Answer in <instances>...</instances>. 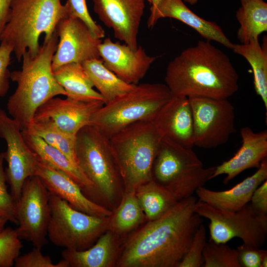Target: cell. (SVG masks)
Listing matches in <instances>:
<instances>
[{"instance_id": "19", "label": "cell", "mask_w": 267, "mask_h": 267, "mask_svg": "<svg viewBox=\"0 0 267 267\" xmlns=\"http://www.w3.org/2000/svg\"><path fill=\"white\" fill-rule=\"evenodd\" d=\"M152 121L163 136L186 147L194 146L193 117L188 97L172 96Z\"/></svg>"}, {"instance_id": "3", "label": "cell", "mask_w": 267, "mask_h": 267, "mask_svg": "<svg viewBox=\"0 0 267 267\" xmlns=\"http://www.w3.org/2000/svg\"><path fill=\"white\" fill-rule=\"evenodd\" d=\"M58 42L54 31L48 40L44 41L36 54L24 52L21 70L10 73V78L16 83L17 88L8 99L7 108L21 131L31 123L40 106L58 95H66L55 80L51 67Z\"/></svg>"}, {"instance_id": "20", "label": "cell", "mask_w": 267, "mask_h": 267, "mask_svg": "<svg viewBox=\"0 0 267 267\" xmlns=\"http://www.w3.org/2000/svg\"><path fill=\"white\" fill-rule=\"evenodd\" d=\"M242 145L229 160L215 167L211 179L226 175L223 183L227 184L244 171L253 168L258 169L267 156V131L255 133L250 128L240 130Z\"/></svg>"}, {"instance_id": "36", "label": "cell", "mask_w": 267, "mask_h": 267, "mask_svg": "<svg viewBox=\"0 0 267 267\" xmlns=\"http://www.w3.org/2000/svg\"><path fill=\"white\" fill-rule=\"evenodd\" d=\"M3 161L4 153L1 152L0 153V217L18 224L15 217V203L7 191Z\"/></svg>"}, {"instance_id": "4", "label": "cell", "mask_w": 267, "mask_h": 267, "mask_svg": "<svg viewBox=\"0 0 267 267\" xmlns=\"http://www.w3.org/2000/svg\"><path fill=\"white\" fill-rule=\"evenodd\" d=\"M67 17L61 0H12L0 41L12 46L20 62L26 51L32 55L36 54L40 47V35L44 33V41L48 40L58 22Z\"/></svg>"}, {"instance_id": "26", "label": "cell", "mask_w": 267, "mask_h": 267, "mask_svg": "<svg viewBox=\"0 0 267 267\" xmlns=\"http://www.w3.org/2000/svg\"><path fill=\"white\" fill-rule=\"evenodd\" d=\"M231 49L243 56L251 66L254 75V88L267 111V38L264 37L261 44L259 39L247 44H234Z\"/></svg>"}, {"instance_id": "8", "label": "cell", "mask_w": 267, "mask_h": 267, "mask_svg": "<svg viewBox=\"0 0 267 267\" xmlns=\"http://www.w3.org/2000/svg\"><path fill=\"white\" fill-rule=\"evenodd\" d=\"M75 152L78 166L94 185L92 201L98 195L114 203L123 185L109 138L86 125L76 134Z\"/></svg>"}, {"instance_id": "44", "label": "cell", "mask_w": 267, "mask_h": 267, "mask_svg": "<svg viewBox=\"0 0 267 267\" xmlns=\"http://www.w3.org/2000/svg\"><path fill=\"white\" fill-rule=\"evenodd\" d=\"M267 267V255L265 256L262 261L261 267Z\"/></svg>"}, {"instance_id": "21", "label": "cell", "mask_w": 267, "mask_h": 267, "mask_svg": "<svg viewBox=\"0 0 267 267\" xmlns=\"http://www.w3.org/2000/svg\"><path fill=\"white\" fill-rule=\"evenodd\" d=\"M176 19L191 27L208 41H214L231 49L233 44L215 22L206 20L193 12L182 0H160L150 7L147 25L152 28L162 18Z\"/></svg>"}, {"instance_id": "29", "label": "cell", "mask_w": 267, "mask_h": 267, "mask_svg": "<svg viewBox=\"0 0 267 267\" xmlns=\"http://www.w3.org/2000/svg\"><path fill=\"white\" fill-rule=\"evenodd\" d=\"M135 193L147 221L160 218L178 202L170 191L153 179L138 186Z\"/></svg>"}, {"instance_id": "38", "label": "cell", "mask_w": 267, "mask_h": 267, "mask_svg": "<svg viewBox=\"0 0 267 267\" xmlns=\"http://www.w3.org/2000/svg\"><path fill=\"white\" fill-rule=\"evenodd\" d=\"M238 258L241 267H261L266 250L243 244L237 247Z\"/></svg>"}, {"instance_id": "35", "label": "cell", "mask_w": 267, "mask_h": 267, "mask_svg": "<svg viewBox=\"0 0 267 267\" xmlns=\"http://www.w3.org/2000/svg\"><path fill=\"white\" fill-rule=\"evenodd\" d=\"M206 243V230L202 223L196 231L188 250L178 267H203V253Z\"/></svg>"}, {"instance_id": "9", "label": "cell", "mask_w": 267, "mask_h": 267, "mask_svg": "<svg viewBox=\"0 0 267 267\" xmlns=\"http://www.w3.org/2000/svg\"><path fill=\"white\" fill-rule=\"evenodd\" d=\"M49 203L47 236L57 246L77 251L87 249L108 228L110 216L97 217L78 211L49 192Z\"/></svg>"}, {"instance_id": "13", "label": "cell", "mask_w": 267, "mask_h": 267, "mask_svg": "<svg viewBox=\"0 0 267 267\" xmlns=\"http://www.w3.org/2000/svg\"><path fill=\"white\" fill-rule=\"evenodd\" d=\"M0 137L7 144V150L3 153L8 166L4 172L6 182L10 187V194L16 204L26 179L35 175L38 159L26 144L19 124L0 108Z\"/></svg>"}, {"instance_id": "6", "label": "cell", "mask_w": 267, "mask_h": 267, "mask_svg": "<svg viewBox=\"0 0 267 267\" xmlns=\"http://www.w3.org/2000/svg\"><path fill=\"white\" fill-rule=\"evenodd\" d=\"M215 169L204 168L192 148L163 136L153 164L152 179L178 201L193 195L211 179Z\"/></svg>"}, {"instance_id": "27", "label": "cell", "mask_w": 267, "mask_h": 267, "mask_svg": "<svg viewBox=\"0 0 267 267\" xmlns=\"http://www.w3.org/2000/svg\"><path fill=\"white\" fill-rule=\"evenodd\" d=\"M241 6L236 13L240 27L237 37L241 44L259 39L267 31V3L263 0H240Z\"/></svg>"}, {"instance_id": "22", "label": "cell", "mask_w": 267, "mask_h": 267, "mask_svg": "<svg viewBox=\"0 0 267 267\" xmlns=\"http://www.w3.org/2000/svg\"><path fill=\"white\" fill-rule=\"evenodd\" d=\"M267 179L266 158L253 175L228 190L213 191L202 186L195 192L201 201L223 211L235 212L250 202L255 189Z\"/></svg>"}, {"instance_id": "12", "label": "cell", "mask_w": 267, "mask_h": 267, "mask_svg": "<svg viewBox=\"0 0 267 267\" xmlns=\"http://www.w3.org/2000/svg\"><path fill=\"white\" fill-rule=\"evenodd\" d=\"M16 229L19 237L42 248L47 243V228L50 218L49 192L40 178H27L19 199L15 204Z\"/></svg>"}, {"instance_id": "24", "label": "cell", "mask_w": 267, "mask_h": 267, "mask_svg": "<svg viewBox=\"0 0 267 267\" xmlns=\"http://www.w3.org/2000/svg\"><path fill=\"white\" fill-rule=\"evenodd\" d=\"M119 237L107 229L89 248L82 251L65 249L61 255L69 267H116L120 250Z\"/></svg>"}, {"instance_id": "30", "label": "cell", "mask_w": 267, "mask_h": 267, "mask_svg": "<svg viewBox=\"0 0 267 267\" xmlns=\"http://www.w3.org/2000/svg\"><path fill=\"white\" fill-rule=\"evenodd\" d=\"M146 220L135 191H123L118 206L110 217L108 229L120 236Z\"/></svg>"}, {"instance_id": "1", "label": "cell", "mask_w": 267, "mask_h": 267, "mask_svg": "<svg viewBox=\"0 0 267 267\" xmlns=\"http://www.w3.org/2000/svg\"><path fill=\"white\" fill-rule=\"evenodd\" d=\"M196 202L193 195L185 198L148 221L120 248L116 267H178L203 222Z\"/></svg>"}, {"instance_id": "33", "label": "cell", "mask_w": 267, "mask_h": 267, "mask_svg": "<svg viewBox=\"0 0 267 267\" xmlns=\"http://www.w3.org/2000/svg\"><path fill=\"white\" fill-rule=\"evenodd\" d=\"M16 229L7 227L0 232V267H11L19 255L22 244Z\"/></svg>"}, {"instance_id": "34", "label": "cell", "mask_w": 267, "mask_h": 267, "mask_svg": "<svg viewBox=\"0 0 267 267\" xmlns=\"http://www.w3.org/2000/svg\"><path fill=\"white\" fill-rule=\"evenodd\" d=\"M64 5L68 16L81 20L94 37L99 39L104 37L103 29L95 23L89 13L86 0H67Z\"/></svg>"}, {"instance_id": "28", "label": "cell", "mask_w": 267, "mask_h": 267, "mask_svg": "<svg viewBox=\"0 0 267 267\" xmlns=\"http://www.w3.org/2000/svg\"><path fill=\"white\" fill-rule=\"evenodd\" d=\"M82 65L93 86L102 96L105 104L131 91L136 86L119 78L104 66L100 58L87 60Z\"/></svg>"}, {"instance_id": "39", "label": "cell", "mask_w": 267, "mask_h": 267, "mask_svg": "<svg viewBox=\"0 0 267 267\" xmlns=\"http://www.w3.org/2000/svg\"><path fill=\"white\" fill-rule=\"evenodd\" d=\"M13 48L8 44L0 42V97L7 93L9 88L10 72L8 67L11 62L10 55Z\"/></svg>"}, {"instance_id": "14", "label": "cell", "mask_w": 267, "mask_h": 267, "mask_svg": "<svg viewBox=\"0 0 267 267\" xmlns=\"http://www.w3.org/2000/svg\"><path fill=\"white\" fill-rule=\"evenodd\" d=\"M55 31L59 39L52 57V71L67 63L82 64L88 60L100 58L98 46L101 40L94 37L80 19L64 18L58 22Z\"/></svg>"}, {"instance_id": "10", "label": "cell", "mask_w": 267, "mask_h": 267, "mask_svg": "<svg viewBox=\"0 0 267 267\" xmlns=\"http://www.w3.org/2000/svg\"><path fill=\"white\" fill-rule=\"evenodd\" d=\"M195 212L210 221V238L216 243H226L239 238L243 244L257 248L264 244L267 235V215L256 213L248 203L235 212H225L197 201Z\"/></svg>"}, {"instance_id": "31", "label": "cell", "mask_w": 267, "mask_h": 267, "mask_svg": "<svg viewBox=\"0 0 267 267\" xmlns=\"http://www.w3.org/2000/svg\"><path fill=\"white\" fill-rule=\"evenodd\" d=\"M24 130L39 136L46 143L57 149L78 164L75 152L76 136L64 132L50 119H33Z\"/></svg>"}, {"instance_id": "42", "label": "cell", "mask_w": 267, "mask_h": 267, "mask_svg": "<svg viewBox=\"0 0 267 267\" xmlns=\"http://www.w3.org/2000/svg\"><path fill=\"white\" fill-rule=\"evenodd\" d=\"M7 220L4 218L0 217V232H1L4 228V226Z\"/></svg>"}, {"instance_id": "5", "label": "cell", "mask_w": 267, "mask_h": 267, "mask_svg": "<svg viewBox=\"0 0 267 267\" xmlns=\"http://www.w3.org/2000/svg\"><path fill=\"white\" fill-rule=\"evenodd\" d=\"M163 135L151 120L134 122L109 139L123 191H135L152 179L155 157Z\"/></svg>"}, {"instance_id": "41", "label": "cell", "mask_w": 267, "mask_h": 267, "mask_svg": "<svg viewBox=\"0 0 267 267\" xmlns=\"http://www.w3.org/2000/svg\"><path fill=\"white\" fill-rule=\"evenodd\" d=\"M12 0H0V34L7 22Z\"/></svg>"}, {"instance_id": "43", "label": "cell", "mask_w": 267, "mask_h": 267, "mask_svg": "<svg viewBox=\"0 0 267 267\" xmlns=\"http://www.w3.org/2000/svg\"><path fill=\"white\" fill-rule=\"evenodd\" d=\"M160 0H147V1L150 4L151 7L156 6Z\"/></svg>"}, {"instance_id": "40", "label": "cell", "mask_w": 267, "mask_h": 267, "mask_svg": "<svg viewBox=\"0 0 267 267\" xmlns=\"http://www.w3.org/2000/svg\"><path fill=\"white\" fill-rule=\"evenodd\" d=\"M250 202L256 213L261 215H267V180L255 189Z\"/></svg>"}, {"instance_id": "25", "label": "cell", "mask_w": 267, "mask_h": 267, "mask_svg": "<svg viewBox=\"0 0 267 267\" xmlns=\"http://www.w3.org/2000/svg\"><path fill=\"white\" fill-rule=\"evenodd\" d=\"M53 74L67 97L85 102H104L99 92L93 89V85L82 64H64L53 70Z\"/></svg>"}, {"instance_id": "17", "label": "cell", "mask_w": 267, "mask_h": 267, "mask_svg": "<svg viewBox=\"0 0 267 267\" xmlns=\"http://www.w3.org/2000/svg\"><path fill=\"white\" fill-rule=\"evenodd\" d=\"M104 104L54 97L38 108L33 119H49L64 132L76 136L82 128L90 124L93 114Z\"/></svg>"}, {"instance_id": "16", "label": "cell", "mask_w": 267, "mask_h": 267, "mask_svg": "<svg viewBox=\"0 0 267 267\" xmlns=\"http://www.w3.org/2000/svg\"><path fill=\"white\" fill-rule=\"evenodd\" d=\"M98 49L104 66L128 84H137L157 58L147 54L140 45L134 50L109 37L99 44Z\"/></svg>"}, {"instance_id": "23", "label": "cell", "mask_w": 267, "mask_h": 267, "mask_svg": "<svg viewBox=\"0 0 267 267\" xmlns=\"http://www.w3.org/2000/svg\"><path fill=\"white\" fill-rule=\"evenodd\" d=\"M21 132L26 144L39 160L67 174L81 187L84 194L92 200L94 185L78 164L34 134L26 130Z\"/></svg>"}, {"instance_id": "15", "label": "cell", "mask_w": 267, "mask_h": 267, "mask_svg": "<svg viewBox=\"0 0 267 267\" xmlns=\"http://www.w3.org/2000/svg\"><path fill=\"white\" fill-rule=\"evenodd\" d=\"M93 10L114 37L132 49L138 47L137 36L145 0H92Z\"/></svg>"}, {"instance_id": "7", "label": "cell", "mask_w": 267, "mask_h": 267, "mask_svg": "<svg viewBox=\"0 0 267 267\" xmlns=\"http://www.w3.org/2000/svg\"><path fill=\"white\" fill-rule=\"evenodd\" d=\"M166 84L143 83L104 104L92 116L90 124L108 138L134 122L152 121L172 97Z\"/></svg>"}, {"instance_id": "2", "label": "cell", "mask_w": 267, "mask_h": 267, "mask_svg": "<svg viewBox=\"0 0 267 267\" xmlns=\"http://www.w3.org/2000/svg\"><path fill=\"white\" fill-rule=\"evenodd\" d=\"M229 57L210 41H199L170 62L165 81L172 96L227 99L238 89Z\"/></svg>"}, {"instance_id": "45", "label": "cell", "mask_w": 267, "mask_h": 267, "mask_svg": "<svg viewBox=\"0 0 267 267\" xmlns=\"http://www.w3.org/2000/svg\"><path fill=\"white\" fill-rule=\"evenodd\" d=\"M199 0H183L185 2H186L191 5H193L197 2Z\"/></svg>"}, {"instance_id": "11", "label": "cell", "mask_w": 267, "mask_h": 267, "mask_svg": "<svg viewBox=\"0 0 267 267\" xmlns=\"http://www.w3.org/2000/svg\"><path fill=\"white\" fill-rule=\"evenodd\" d=\"M188 98L193 117L194 146L210 149L225 143L236 131L232 104L227 99Z\"/></svg>"}, {"instance_id": "32", "label": "cell", "mask_w": 267, "mask_h": 267, "mask_svg": "<svg viewBox=\"0 0 267 267\" xmlns=\"http://www.w3.org/2000/svg\"><path fill=\"white\" fill-rule=\"evenodd\" d=\"M203 256V267H241L236 249L226 243L206 242Z\"/></svg>"}, {"instance_id": "18", "label": "cell", "mask_w": 267, "mask_h": 267, "mask_svg": "<svg viewBox=\"0 0 267 267\" xmlns=\"http://www.w3.org/2000/svg\"><path fill=\"white\" fill-rule=\"evenodd\" d=\"M35 175L40 178L49 192L65 200L75 209L100 217L112 215V211L88 198L81 187L67 174L38 159Z\"/></svg>"}, {"instance_id": "37", "label": "cell", "mask_w": 267, "mask_h": 267, "mask_svg": "<svg viewBox=\"0 0 267 267\" xmlns=\"http://www.w3.org/2000/svg\"><path fill=\"white\" fill-rule=\"evenodd\" d=\"M41 248L35 247L31 251L21 256H18L15 260V267H69L68 262L63 259L57 264L52 263L49 256H44L41 252Z\"/></svg>"}]
</instances>
